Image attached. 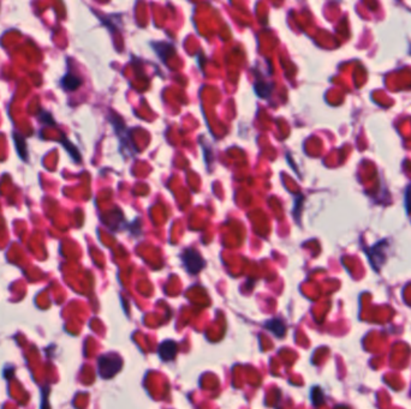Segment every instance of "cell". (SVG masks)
<instances>
[{
	"label": "cell",
	"mask_w": 411,
	"mask_h": 409,
	"mask_svg": "<svg viewBox=\"0 0 411 409\" xmlns=\"http://www.w3.org/2000/svg\"><path fill=\"white\" fill-rule=\"evenodd\" d=\"M121 358L113 355H104L99 359V373L102 378H111L121 370Z\"/></svg>",
	"instance_id": "cell-1"
},
{
	"label": "cell",
	"mask_w": 411,
	"mask_h": 409,
	"mask_svg": "<svg viewBox=\"0 0 411 409\" xmlns=\"http://www.w3.org/2000/svg\"><path fill=\"white\" fill-rule=\"evenodd\" d=\"M182 259L185 265V269L190 272V274H197V272H200L206 264L203 259H202V257L200 256V253L191 249L185 250V251L183 252Z\"/></svg>",
	"instance_id": "cell-2"
},
{
	"label": "cell",
	"mask_w": 411,
	"mask_h": 409,
	"mask_svg": "<svg viewBox=\"0 0 411 409\" xmlns=\"http://www.w3.org/2000/svg\"><path fill=\"white\" fill-rule=\"evenodd\" d=\"M159 355L163 360L170 361L176 357L177 354V344L173 341H165L159 345Z\"/></svg>",
	"instance_id": "cell-3"
},
{
	"label": "cell",
	"mask_w": 411,
	"mask_h": 409,
	"mask_svg": "<svg viewBox=\"0 0 411 409\" xmlns=\"http://www.w3.org/2000/svg\"><path fill=\"white\" fill-rule=\"evenodd\" d=\"M266 328L270 329V330L273 332L277 337H283L285 335L286 331V325L281 319H272V321H268L266 324Z\"/></svg>",
	"instance_id": "cell-4"
},
{
	"label": "cell",
	"mask_w": 411,
	"mask_h": 409,
	"mask_svg": "<svg viewBox=\"0 0 411 409\" xmlns=\"http://www.w3.org/2000/svg\"><path fill=\"white\" fill-rule=\"evenodd\" d=\"M82 84V81L78 77H76V76L71 75V74H68L65 76L64 78H63L62 81V85L63 88L65 89V90H69V91H72V90H76L80 85Z\"/></svg>",
	"instance_id": "cell-5"
},
{
	"label": "cell",
	"mask_w": 411,
	"mask_h": 409,
	"mask_svg": "<svg viewBox=\"0 0 411 409\" xmlns=\"http://www.w3.org/2000/svg\"><path fill=\"white\" fill-rule=\"evenodd\" d=\"M16 142V148H17L18 155H20L22 160H27V147H25V141L22 136L15 133L14 136Z\"/></svg>",
	"instance_id": "cell-6"
},
{
	"label": "cell",
	"mask_w": 411,
	"mask_h": 409,
	"mask_svg": "<svg viewBox=\"0 0 411 409\" xmlns=\"http://www.w3.org/2000/svg\"><path fill=\"white\" fill-rule=\"evenodd\" d=\"M63 145H64V148L65 149H68L69 150V153H70V155L72 157H74V160L75 161H80L81 160V157H80V155H78V151H77V149H76L75 147H72L71 145V143L70 142L68 141V139H64V141H63Z\"/></svg>",
	"instance_id": "cell-7"
},
{
	"label": "cell",
	"mask_w": 411,
	"mask_h": 409,
	"mask_svg": "<svg viewBox=\"0 0 411 409\" xmlns=\"http://www.w3.org/2000/svg\"><path fill=\"white\" fill-rule=\"evenodd\" d=\"M39 118H40L41 122H43L45 124H49V125L55 124V122H53V119H52V116H50V114L47 113V112H43V110H41V112L39 113Z\"/></svg>",
	"instance_id": "cell-8"
},
{
	"label": "cell",
	"mask_w": 411,
	"mask_h": 409,
	"mask_svg": "<svg viewBox=\"0 0 411 409\" xmlns=\"http://www.w3.org/2000/svg\"><path fill=\"white\" fill-rule=\"evenodd\" d=\"M405 204H406L407 211L411 212V185L409 186V188L406 189V193H405Z\"/></svg>",
	"instance_id": "cell-9"
}]
</instances>
